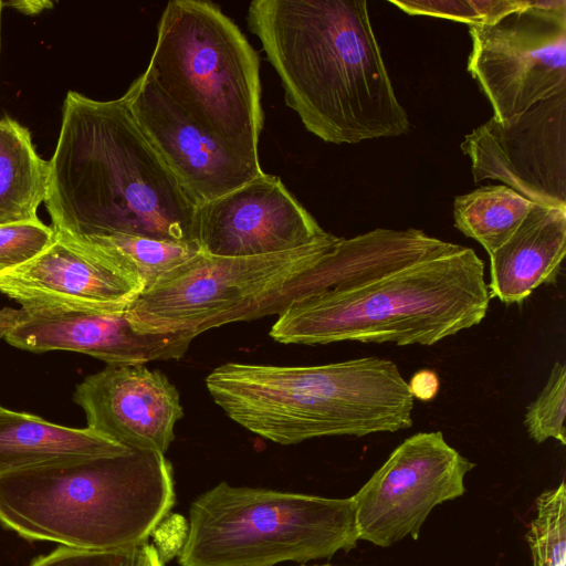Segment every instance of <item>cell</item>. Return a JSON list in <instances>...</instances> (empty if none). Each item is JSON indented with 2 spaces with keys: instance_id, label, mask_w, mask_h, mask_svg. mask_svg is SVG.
Listing matches in <instances>:
<instances>
[{
  "instance_id": "6da1fadb",
  "label": "cell",
  "mask_w": 566,
  "mask_h": 566,
  "mask_svg": "<svg viewBox=\"0 0 566 566\" xmlns=\"http://www.w3.org/2000/svg\"><path fill=\"white\" fill-rule=\"evenodd\" d=\"M247 20L308 132L332 144L409 132L366 0H254Z\"/></svg>"
},
{
  "instance_id": "7a4b0ae2",
  "label": "cell",
  "mask_w": 566,
  "mask_h": 566,
  "mask_svg": "<svg viewBox=\"0 0 566 566\" xmlns=\"http://www.w3.org/2000/svg\"><path fill=\"white\" fill-rule=\"evenodd\" d=\"M44 203L52 229L65 237L134 234L195 242L197 207L123 97L97 101L67 92Z\"/></svg>"
},
{
  "instance_id": "3957f363",
  "label": "cell",
  "mask_w": 566,
  "mask_h": 566,
  "mask_svg": "<svg viewBox=\"0 0 566 566\" xmlns=\"http://www.w3.org/2000/svg\"><path fill=\"white\" fill-rule=\"evenodd\" d=\"M206 387L231 420L284 446L412 426L408 382L380 357L315 366L226 363L207 376Z\"/></svg>"
},
{
  "instance_id": "277c9868",
  "label": "cell",
  "mask_w": 566,
  "mask_h": 566,
  "mask_svg": "<svg viewBox=\"0 0 566 566\" xmlns=\"http://www.w3.org/2000/svg\"><path fill=\"white\" fill-rule=\"evenodd\" d=\"M484 269L473 249L455 244L441 255L298 300L280 314L270 336L298 345L431 346L484 319L491 300Z\"/></svg>"
},
{
  "instance_id": "5b68a950",
  "label": "cell",
  "mask_w": 566,
  "mask_h": 566,
  "mask_svg": "<svg viewBox=\"0 0 566 566\" xmlns=\"http://www.w3.org/2000/svg\"><path fill=\"white\" fill-rule=\"evenodd\" d=\"M175 503L165 454L130 451L0 476V523L29 541L111 551L139 545Z\"/></svg>"
},
{
  "instance_id": "8992f818",
  "label": "cell",
  "mask_w": 566,
  "mask_h": 566,
  "mask_svg": "<svg viewBox=\"0 0 566 566\" xmlns=\"http://www.w3.org/2000/svg\"><path fill=\"white\" fill-rule=\"evenodd\" d=\"M145 72L193 123L259 158L264 123L259 55L218 6L169 1Z\"/></svg>"
},
{
  "instance_id": "52a82bcc",
  "label": "cell",
  "mask_w": 566,
  "mask_h": 566,
  "mask_svg": "<svg viewBox=\"0 0 566 566\" xmlns=\"http://www.w3.org/2000/svg\"><path fill=\"white\" fill-rule=\"evenodd\" d=\"M359 541L353 497L220 482L190 505L180 566H275L350 551Z\"/></svg>"
},
{
  "instance_id": "ba28073f",
  "label": "cell",
  "mask_w": 566,
  "mask_h": 566,
  "mask_svg": "<svg viewBox=\"0 0 566 566\" xmlns=\"http://www.w3.org/2000/svg\"><path fill=\"white\" fill-rule=\"evenodd\" d=\"M339 237L284 252L218 256L199 251L145 289L126 310L139 333L193 338L224 324L281 314L325 290L319 260Z\"/></svg>"
},
{
  "instance_id": "9c48e42d",
  "label": "cell",
  "mask_w": 566,
  "mask_h": 566,
  "mask_svg": "<svg viewBox=\"0 0 566 566\" xmlns=\"http://www.w3.org/2000/svg\"><path fill=\"white\" fill-rule=\"evenodd\" d=\"M468 71L503 120L566 92V1L531 0L497 20L469 25Z\"/></svg>"
},
{
  "instance_id": "30bf717a",
  "label": "cell",
  "mask_w": 566,
  "mask_h": 566,
  "mask_svg": "<svg viewBox=\"0 0 566 566\" xmlns=\"http://www.w3.org/2000/svg\"><path fill=\"white\" fill-rule=\"evenodd\" d=\"M474 467L441 431L410 436L352 496L359 539L384 548L417 539L436 506L465 492Z\"/></svg>"
},
{
  "instance_id": "8fae6325",
  "label": "cell",
  "mask_w": 566,
  "mask_h": 566,
  "mask_svg": "<svg viewBox=\"0 0 566 566\" xmlns=\"http://www.w3.org/2000/svg\"><path fill=\"white\" fill-rule=\"evenodd\" d=\"M474 182L497 180L533 203L566 209V92L468 134Z\"/></svg>"
},
{
  "instance_id": "7c38bea8",
  "label": "cell",
  "mask_w": 566,
  "mask_h": 566,
  "mask_svg": "<svg viewBox=\"0 0 566 566\" xmlns=\"http://www.w3.org/2000/svg\"><path fill=\"white\" fill-rule=\"evenodd\" d=\"M143 135L189 200L200 207L263 174L259 158L193 123L144 72L122 96Z\"/></svg>"
},
{
  "instance_id": "4fadbf2b",
  "label": "cell",
  "mask_w": 566,
  "mask_h": 566,
  "mask_svg": "<svg viewBox=\"0 0 566 566\" xmlns=\"http://www.w3.org/2000/svg\"><path fill=\"white\" fill-rule=\"evenodd\" d=\"M144 290L113 258L57 233L36 256L0 275V292L28 316L124 313Z\"/></svg>"
},
{
  "instance_id": "5bb4252c",
  "label": "cell",
  "mask_w": 566,
  "mask_h": 566,
  "mask_svg": "<svg viewBox=\"0 0 566 566\" xmlns=\"http://www.w3.org/2000/svg\"><path fill=\"white\" fill-rule=\"evenodd\" d=\"M331 235L280 177L265 172L196 210L195 242L218 256L284 252Z\"/></svg>"
},
{
  "instance_id": "9a60e30c",
  "label": "cell",
  "mask_w": 566,
  "mask_h": 566,
  "mask_svg": "<svg viewBox=\"0 0 566 566\" xmlns=\"http://www.w3.org/2000/svg\"><path fill=\"white\" fill-rule=\"evenodd\" d=\"M87 428L135 451L165 454L184 416L177 388L145 365H107L76 386Z\"/></svg>"
},
{
  "instance_id": "2e32d148",
  "label": "cell",
  "mask_w": 566,
  "mask_h": 566,
  "mask_svg": "<svg viewBox=\"0 0 566 566\" xmlns=\"http://www.w3.org/2000/svg\"><path fill=\"white\" fill-rule=\"evenodd\" d=\"M4 338L20 349L77 352L107 365L180 359L193 339L184 334L139 333L130 325L125 312L27 315Z\"/></svg>"
},
{
  "instance_id": "e0dca14e",
  "label": "cell",
  "mask_w": 566,
  "mask_h": 566,
  "mask_svg": "<svg viewBox=\"0 0 566 566\" xmlns=\"http://www.w3.org/2000/svg\"><path fill=\"white\" fill-rule=\"evenodd\" d=\"M566 252V209L533 203L510 239L490 254L491 297L522 303L542 284H554Z\"/></svg>"
},
{
  "instance_id": "ac0fdd59",
  "label": "cell",
  "mask_w": 566,
  "mask_h": 566,
  "mask_svg": "<svg viewBox=\"0 0 566 566\" xmlns=\"http://www.w3.org/2000/svg\"><path fill=\"white\" fill-rule=\"evenodd\" d=\"M130 451L87 427L70 428L0 406V476Z\"/></svg>"
},
{
  "instance_id": "d6986e66",
  "label": "cell",
  "mask_w": 566,
  "mask_h": 566,
  "mask_svg": "<svg viewBox=\"0 0 566 566\" xmlns=\"http://www.w3.org/2000/svg\"><path fill=\"white\" fill-rule=\"evenodd\" d=\"M49 161L30 132L10 117L0 118V227L40 220L48 189Z\"/></svg>"
},
{
  "instance_id": "ffe728a7",
  "label": "cell",
  "mask_w": 566,
  "mask_h": 566,
  "mask_svg": "<svg viewBox=\"0 0 566 566\" xmlns=\"http://www.w3.org/2000/svg\"><path fill=\"white\" fill-rule=\"evenodd\" d=\"M532 206L504 185L480 187L454 199V226L490 255L516 231Z\"/></svg>"
},
{
  "instance_id": "44dd1931",
  "label": "cell",
  "mask_w": 566,
  "mask_h": 566,
  "mask_svg": "<svg viewBox=\"0 0 566 566\" xmlns=\"http://www.w3.org/2000/svg\"><path fill=\"white\" fill-rule=\"evenodd\" d=\"M65 238L88 244L113 258L135 273L143 281L145 289L200 251L195 242L134 234Z\"/></svg>"
},
{
  "instance_id": "7402d4cb",
  "label": "cell",
  "mask_w": 566,
  "mask_h": 566,
  "mask_svg": "<svg viewBox=\"0 0 566 566\" xmlns=\"http://www.w3.org/2000/svg\"><path fill=\"white\" fill-rule=\"evenodd\" d=\"M525 535L533 566H566V484L545 490Z\"/></svg>"
},
{
  "instance_id": "603a6c76",
  "label": "cell",
  "mask_w": 566,
  "mask_h": 566,
  "mask_svg": "<svg viewBox=\"0 0 566 566\" xmlns=\"http://www.w3.org/2000/svg\"><path fill=\"white\" fill-rule=\"evenodd\" d=\"M566 367L555 361L548 380L525 412L524 424L536 443L555 439L566 444Z\"/></svg>"
},
{
  "instance_id": "cb8c5ba5",
  "label": "cell",
  "mask_w": 566,
  "mask_h": 566,
  "mask_svg": "<svg viewBox=\"0 0 566 566\" xmlns=\"http://www.w3.org/2000/svg\"><path fill=\"white\" fill-rule=\"evenodd\" d=\"M29 566H164L158 551L148 542L111 551L60 546L34 558Z\"/></svg>"
},
{
  "instance_id": "d4e9b609",
  "label": "cell",
  "mask_w": 566,
  "mask_h": 566,
  "mask_svg": "<svg viewBox=\"0 0 566 566\" xmlns=\"http://www.w3.org/2000/svg\"><path fill=\"white\" fill-rule=\"evenodd\" d=\"M524 2L525 0L390 1L408 14L454 20L469 25L493 22L502 15L520 9Z\"/></svg>"
},
{
  "instance_id": "484cf974",
  "label": "cell",
  "mask_w": 566,
  "mask_h": 566,
  "mask_svg": "<svg viewBox=\"0 0 566 566\" xmlns=\"http://www.w3.org/2000/svg\"><path fill=\"white\" fill-rule=\"evenodd\" d=\"M54 238L41 220L0 227V275L36 256Z\"/></svg>"
},
{
  "instance_id": "4316f807",
  "label": "cell",
  "mask_w": 566,
  "mask_h": 566,
  "mask_svg": "<svg viewBox=\"0 0 566 566\" xmlns=\"http://www.w3.org/2000/svg\"><path fill=\"white\" fill-rule=\"evenodd\" d=\"M408 387L413 398L422 401H429L437 396L440 381L436 371L431 369H421L413 374L408 382Z\"/></svg>"
},
{
  "instance_id": "83f0119b",
  "label": "cell",
  "mask_w": 566,
  "mask_h": 566,
  "mask_svg": "<svg viewBox=\"0 0 566 566\" xmlns=\"http://www.w3.org/2000/svg\"><path fill=\"white\" fill-rule=\"evenodd\" d=\"M27 317V313L20 308L4 307L0 310V338L4 337L18 323Z\"/></svg>"
},
{
  "instance_id": "f1b7e54d",
  "label": "cell",
  "mask_w": 566,
  "mask_h": 566,
  "mask_svg": "<svg viewBox=\"0 0 566 566\" xmlns=\"http://www.w3.org/2000/svg\"><path fill=\"white\" fill-rule=\"evenodd\" d=\"M6 4H10L17 10L25 13V14H35L41 12L42 10L46 8H51L53 3L49 1H40V0H15L10 2L3 1V7Z\"/></svg>"
},
{
  "instance_id": "f546056e",
  "label": "cell",
  "mask_w": 566,
  "mask_h": 566,
  "mask_svg": "<svg viewBox=\"0 0 566 566\" xmlns=\"http://www.w3.org/2000/svg\"><path fill=\"white\" fill-rule=\"evenodd\" d=\"M3 9V1L0 0V49H1V14Z\"/></svg>"
},
{
  "instance_id": "4dcf8cb0",
  "label": "cell",
  "mask_w": 566,
  "mask_h": 566,
  "mask_svg": "<svg viewBox=\"0 0 566 566\" xmlns=\"http://www.w3.org/2000/svg\"><path fill=\"white\" fill-rule=\"evenodd\" d=\"M315 566H332V565H315Z\"/></svg>"
}]
</instances>
